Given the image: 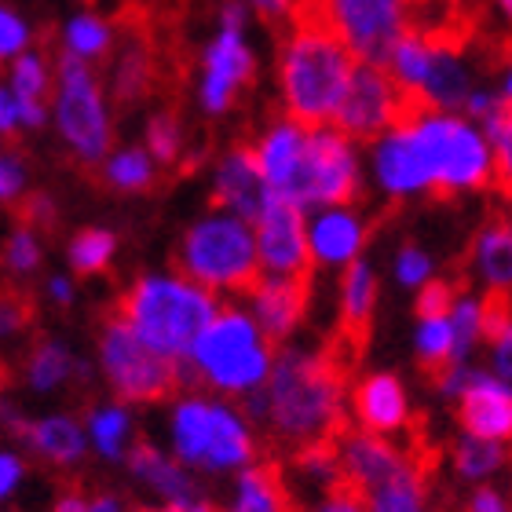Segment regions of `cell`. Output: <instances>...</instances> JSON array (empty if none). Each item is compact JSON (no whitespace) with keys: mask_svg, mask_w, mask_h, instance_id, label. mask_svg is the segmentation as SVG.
<instances>
[{"mask_svg":"<svg viewBox=\"0 0 512 512\" xmlns=\"http://www.w3.org/2000/svg\"><path fill=\"white\" fill-rule=\"evenodd\" d=\"M33 37H37L33 22L15 4H0V59L15 63L19 55L33 52Z\"/></svg>","mask_w":512,"mask_h":512,"instance_id":"f6af8a7d","label":"cell"},{"mask_svg":"<svg viewBox=\"0 0 512 512\" xmlns=\"http://www.w3.org/2000/svg\"><path fill=\"white\" fill-rule=\"evenodd\" d=\"M348 377L326 348L282 344L264 392L249 395L242 410L278 450L333 443L348 428Z\"/></svg>","mask_w":512,"mask_h":512,"instance_id":"6da1fadb","label":"cell"},{"mask_svg":"<svg viewBox=\"0 0 512 512\" xmlns=\"http://www.w3.org/2000/svg\"><path fill=\"white\" fill-rule=\"evenodd\" d=\"M114 52H118V30L99 11L81 8L74 15H66L63 26H59V59L99 66V63H110Z\"/></svg>","mask_w":512,"mask_h":512,"instance_id":"1f68e13d","label":"cell"},{"mask_svg":"<svg viewBox=\"0 0 512 512\" xmlns=\"http://www.w3.org/2000/svg\"><path fill=\"white\" fill-rule=\"evenodd\" d=\"M472 370H476L472 363H450V366H443V370L432 377L439 399H447V403H461V395H465V388H469V381H472Z\"/></svg>","mask_w":512,"mask_h":512,"instance_id":"c3c4849f","label":"cell"},{"mask_svg":"<svg viewBox=\"0 0 512 512\" xmlns=\"http://www.w3.org/2000/svg\"><path fill=\"white\" fill-rule=\"evenodd\" d=\"M458 425L465 436L512 447V384L491 366H476L458 403Z\"/></svg>","mask_w":512,"mask_h":512,"instance_id":"603a6c76","label":"cell"},{"mask_svg":"<svg viewBox=\"0 0 512 512\" xmlns=\"http://www.w3.org/2000/svg\"><path fill=\"white\" fill-rule=\"evenodd\" d=\"M458 512H512V498L494 487V483H483V487H472L465 498H461Z\"/></svg>","mask_w":512,"mask_h":512,"instance_id":"f907efd6","label":"cell"},{"mask_svg":"<svg viewBox=\"0 0 512 512\" xmlns=\"http://www.w3.org/2000/svg\"><path fill=\"white\" fill-rule=\"evenodd\" d=\"M26 322H30L26 304H22L19 297H4V304H0V333L11 341V337H19V333L26 330Z\"/></svg>","mask_w":512,"mask_h":512,"instance_id":"9f6ffc18","label":"cell"},{"mask_svg":"<svg viewBox=\"0 0 512 512\" xmlns=\"http://www.w3.org/2000/svg\"><path fill=\"white\" fill-rule=\"evenodd\" d=\"M392 278L395 286L421 293L428 282H436V256L428 253L425 246H417V242H406L392 256Z\"/></svg>","mask_w":512,"mask_h":512,"instance_id":"ee69618b","label":"cell"},{"mask_svg":"<svg viewBox=\"0 0 512 512\" xmlns=\"http://www.w3.org/2000/svg\"><path fill=\"white\" fill-rule=\"evenodd\" d=\"M220 512H297V502L286 487L282 465H253L242 476L227 483L224 498H220Z\"/></svg>","mask_w":512,"mask_h":512,"instance_id":"4dcf8cb0","label":"cell"},{"mask_svg":"<svg viewBox=\"0 0 512 512\" xmlns=\"http://www.w3.org/2000/svg\"><path fill=\"white\" fill-rule=\"evenodd\" d=\"M366 180L381 194L384 202H414L425 194H436L432 169L425 161V150L417 143V132L406 121L388 128L374 143H366Z\"/></svg>","mask_w":512,"mask_h":512,"instance_id":"2e32d148","label":"cell"},{"mask_svg":"<svg viewBox=\"0 0 512 512\" xmlns=\"http://www.w3.org/2000/svg\"><path fill=\"white\" fill-rule=\"evenodd\" d=\"M22 121H19V103L8 88L0 85V136H19Z\"/></svg>","mask_w":512,"mask_h":512,"instance_id":"680465c9","label":"cell"},{"mask_svg":"<svg viewBox=\"0 0 512 512\" xmlns=\"http://www.w3.org/2000/svg\"><path fill=\"white\" fill-rule=\"evenodd\" d=\"M238 4H246L253 15H260V19H289L293 11H297V0H238Z\"/></svg>","mask_w":512,"mask_h":512,"instance_id":"6f0895ef","label":"cell"},{"mask_svg":"<svg viewBox=\"0 0 512 512\" xmlns=\"http://www.w3.org/2000/svg\"><path fill=\"white\" fill-rule=\"evenodd\" d=\"M209 194H213V209L235 213L249 224H256L267 205L275 202V191L260 172L253 147H227L216 154L209 169Z\"/></svg>","mask_w":512,"mask_h":512,"instance_id":"44dd1931","label":"cell"},{"mask_svg":"<svg viewBox=\"0 0 512 512\" xmlns=\"http://www.w3.org/2000/svg\"><path fill=\"white\" fill-rule=\"evenodd\" d=\"M30 194V161L22 158L19 150H4L0 154V202L22 209Z\"/></svg>","mask_w":512,"mask_h":512,"instance_id":"bcb514c9","label":"cell"},{"mask_svg":"<svg viewBox=\"0 0 512 512\" xmlns=\"http://www.w3.org/2000/svg\"><path fill=\"white\" fill-rule=\"evenodd\" d=\"M132 487L143 494L147 512H220L202 476H194L183 461H176L169 447L139 439L132 458L125 461Z\"/></svg>","mask_w":512,"mask_h":512,"instance_id":"5bb4252c","label":"cell"},{"mask_svg":"<svg viewBox=\"0 0 512 512\" xmlns=\"http://www.w3.org/2000/svg\"><path fill=\"white\" fill-rule=\"evenodd\" d=\"M0 264L8 271V278L15 282H26L41 271L44 264V238L37 227L30 224H15L4 235V253H0Z\"/></svg>","mask_w":512,"mask_h":512,"instance_id":"60d3db41","label":"cell"},{"mask_svg":"<svg viewBox=\"0 0 512 512\" xmlns=\"http://www.w3.org/2000/svg\"><path fill=\"white\" fill-rule=\"evenodd\" d=\"M450 330H454V363H472V355L487 348V326H491V297L480 289H458L450 304Z\"/></svg>","mask_w":512,"mask_h":512,"instance_id":"e575fe53","label":"cell"},{"mask_svg":"<svg viewBox=\"0 0 512 512\" xmlns=\"http://www.w3.org/2000/svg\"><path fill=\"white\" fill-rule=\"evenodd\" d=\"M158 161L143 143H121V147L110 150V158L99 165V176L110 191L118 194H143L154 187L158 180Z\"/></svg>","mask_w":512,"mask_h":512,"instance_id":"8d00e7d4","label":"cell"},{"mask_svg":"<svg viewBox=\"0 0 512 512\" xmlns=\"http://www.w3.org/2000/svg\"><path fill=\"white\" fill-rule=\"evenodd\" d=\"M85 428L92 454L107 465H125L139 447V417L136 406L121 399H99L85 410Z\"/></svg>","mask_w":512,"mask_h":512,"instance_id":"f1b7e54d","label":"cell"},{"mask_svg":"<svg viewBox=\"0 0 512 512\" xmlns=\"http://www.w3.org/2000/svg\"><path fill=\"white\" fill-rule=\"evenodd\" d=\"M220 308L224 300L216 293L191 282L176 267H161V271H143L128 282L114 315H121L128 330L154 355L172 366H183L194 341L202 337Z\"/></svg>","mask_w":512,"mask_h":512,"instance_id":"277c9868","label":"cell"},{"mask_svg":"<svg viewBox=\"0 0 512 512\" xmlns=\"http://www.w3.org/2000/svg\"><path fill=\"white\" fill-rule=\"evenodd\" d=\"M308 246L311 264L319 271H348L366 260L370 246V216L359 205H326L308 213Z\"/></svg>","mask_w":512,"mask_h":512,"instance_id":"7402d4cb","label":"cell"},{"mask_svg":"<svg viewBox=\"0 0 512 512\" xmlns=\"http://www.w3.org/2000/svg\"><path fill=\"white\" fill-rule=\"evenodd\" d=\"M96 363H88L85 355H77L63 337H37L30 352L22 355L19 381L30 395H59L74 384H88L96 377Z\"/></svg>","mask_w":512,"mask_h":512,"instance_id":"d4e9b609","label":"cell"},{"mask_svg":"<svg viewBox=\"0 0 512 512\" xmlns=\"http://www.w3.org/2000/svg\"><path fill=\"white\" fill-rule=\"evenodd\" d=\"M55 74H59V63H52L48 52H41V48H33V52L19 55L15 63H8L4 88L19 103L22 132H41V128L52 125Z\"/></svg>","mask_w":512,"mask_h":512,"instance_id":"4316f807","label":"cell"},{"mask_svg":"<svg viewBox=\"0 0 512 512\" xmlns=\"http://www.w3.org/2000/svg\"><path fill=\"white\" fill-rule=\"evenodd\" d=\"M55 96H52V132L77 165L99 169L110 158L114 143V99L107 77L96 66L55 59Z\"/></svg>","mask_w":512,"mask_h":512,"instance_id":"ba28073f","label":"cell"},{"mask_svg":"<svg viewBox=\"0 0 512 512\" xmlns=\"http://www.w3.org/2000/svg\"><path fill=\"white\" fill-rule=\"evenodd\" d=\"M494 154H498V191L512 202V114L498 132H494Z\"/></svg>","mask_w":512,"mask_h":512,"instance_id":"816d5d0a","label":"cell"},{"mask_svg":"<svg viewBox=\"0 0 512 512\" xmlns=\"http://www.w3.org/2000/svg\"><path fill=\"white\" fill-rule=\"evenodd\" d=\"M458 297V286L447 282V278H436V282H428L421 293H417V315H447L450 304Z\"/></svg>","mask_w":512,"mask_h":512,"instance_id":"681fc988","label":"cell"},{"mask_svg":"<svg viewBox=\"0 0 512 512\" xmlns=\"http://www.w3.org/2000/svg\"><path fill=\"white\" fill-rule=\"evenodd\" d=\"M165 447L202 480H235L260 465V428L235 399L187 388L169 399L165 410Z\"/></svg>","mask_w":512,"mask_h":512,"instance_id":"7a4b0ae2","label":"cell"},{"mask_svg":"<svg viewBox=\"0 0 512 512\" xmlns=\"http://www.w3.org/2000/svg\"><path fill=\"white\" fill-rule=\"evenodd\" d=\"M26 483V458L19 447L0 450V502H11Z\"/></svg>","mask_w":512,"mask_h":512,"instance_id":"7dc6e473","label":"cell"},{"mask_svg":"<svg viewBox=\"0 0 512 512\" xmlns=\"http://www.w3.org/2000/svg\"><path fill=\"white\" fill-rule=\"evenodd\" d=\"M118 260V235L110 227H81L66 242L70 275H103Z\"/></svg>","mask_w":512,"mask_h":512,"instance_id":"f35d334b","label":"cell"},{"mask_svg":"<svg viewBox=\"0 0 512 512\" xmlns=\"http://www.w3.org/2000/svg\"><path fill=\"white\" fill-rule=\"evenodd\" d=\"M41 293L52 308H70L77 300V282H74V275H66V271H52V275L44 278Z\"/></svg>","mask_w":512,"mask_h":512,"instance_id":"11a10c76","label":"cell"},{"mask_svg":"<svg viewBox=\"0 0 512 512\" xmlns=\"http://www.w3.org/2000/svg\"><path fill=\"white\" fill-rule=\"evenodd\" d=\"M275 359L278 344L256 326L246 304L224 300L216 319L194 341L187 363L180 366V377L187 388L246 403L249 395L267 388Z\"/></svg>","mask_w":512,"mask_h":512,"instance_id":"5b68a950","label":"cell"},{"mask_svg":"<svg viewBox=\"0 0 512 512\" xmlns=\"http://www.w3.org/2000/svg\"><path fill=\"white\" fill-rule=\"evenodd\" d=\"M4 428L15 439V447L33 454V458L55 472H77L92 454L88 443L85 417L70 414V410H52V414H22L19 406L8 403L0 406Z\"/></svg>","mask_w":512,"mask_h":512,"instance_id":"9a60e30c","label":"cell"},{"mask_svg":"<svg viewBox=\"0 0 512 512\" xmlns=\"http://www.w3.org/2000/svg\"><path fill=\"white\" fill-rule=\"evenodd\" d=\"M359 59L322 19H300L278 44V103L300 125H337Z\"/></svg>","mask_w":512,"mask_h":512,"instance_id":"3957f363","label":"cell"},{"mask_svg":"<svg viewBox=\"0 0 512 512\" xmlns=\"http://www.w3.org/2000/svg\"><path fill=\"white\" fill-rule=\"evenodd\" d=\"M410 125H414L417 143L425 150L436 194L461 198V194H480L487 187H498L494 143L472 118L414 107L410 110Z\"/></svg>","mask_w":512,"mask_h":512,"instance_id":"52a82bcc","label":"cell"},{"mask_svg":"<svg viewBox=\"0 0 512 512\" xmlns=\"http://www.w3.org/2000/svg\"><path fill=\"white\" fill-rule=\"evenodd\" d=\"M319 19L359 63L384 66L410 33V0H319Z\"/></svg>","mask_w":512,"mask_h":512,"instance_id":"7c38bea8","label":"cell"},{"mask_svg":"<svg viewBox=\"0 0 512 512\" xmlns=\"http://www.w3.org/2000/svg\"><path fill=\"white\" fill-rule=\"evenodd\" d=\"M410 110L414 107H410V99L403 96V88L392 81L388 66L359 63L352 74V85L344 92L337 128L348 132L355 143H374L388 128L406 121Z\"/></svg>","mask_w":512,"mask_h":512,"instance_id":"e0dca14e","label":"cell"},{"mask_svg":"<svg viewBox=\"0 0 512 512\" xmlns=\"http://www.w3.org/2000/svg\"><path fill=\"white\" fill-rule=\"evenodd\" d=\"M509 447L505 443H487V439H476V436H465L461 432L454 439V447H450V469L458 476V483L465 487H483V483H491L498 472L509 469Z\"/></svg>","mask_w":512,"mask_h":512,"instance_id":"d590c367","label":"cell"},{"mask_svg":"<svg viewBox=\"0 0 512 512\" xmlns=\"http://www.w3.org/2000/svg\"><path fill=\"white\" fill-rule=\"evenodd\" d=\"M22 224L37 227V231H48L55 224V198L48 191H33L26 202H22Z\"/></svg>","mask_w":512,"mask_h":512,"instance_id":"db71d44e","label":"cell"},{"mask_svg":"<svg viewBox=\"0 0 512 512\" xmlns=\"http://www.w3.org/2000/svg\"><path fill=\"white\" fill-rule=\"evenodd\" d=\"M96 370L114 399L128 406H154L180 395V366L154 355L121 315H107L96 333Z\"/></svg>","mask_w":512,"mask_h":512,"instance_id":"30bf717a","label":"cell"},{"mask_svg":"<svg viewBox=\"0 0 512 512\" xmlns=\"http://www.w3.org/2000/svg\"><path fill=\"white\" fill-rule=\"evenodd\" d=\"M176 271H183L220 300L246 297L264 275L256 227L224 209H205L183 227L176 242Z\"/></svg>","mask_w":512,"mask_h":512,"instance_id":"8992f818","label":"cell"},{"mask_svg":"<svg viewBox=\"0 0 512 512\" xmlns=\"http://www.w3.org/2000/svg\"><path fill=\"white\" fill-rule=\"evenodd\" d=\"M363 176V150L348 132H341L337 125L311 128L300 176L282 202L297 205L304 213H315L326 205H352L355 194L363 191Z\"/></svg>","mask_w":512,"mask_h":512,"instance_id":"8fae6325","label":"cell"},{"mask_svg":"<svg viewBox=\"0 0 512 512\" xmlns=\"http://www.w3.org/2000/svg\"><path fill=\"white\" fill-rule=\"evenodd\" d=\"M384 66H388L395 85L403 88V96L410 99V107L421 110L465 114L472 92L483 85L472 59L458 44L417 30L406 33Z\"/></svg>","mask_w":512,"mask_h":512,"instance_id":"9c48e42d","label":"cell"},{"mask_svg":"<svg viewBox=\"0 0 512 512\" xmlns=\"http://www.w3.org/2000/svg\"><path fill=\"white\" fill-rule=\"evenodd\" d=\"M256 74V52L249 26H216L198 55V85L194 103L209 121H220L235 110L238 96Z\"/></svg>","mask_w":512,"mask_h":512,"instance_id":"4fadbf2b","label":"cell"},{"mask_svg":"<svg viewBox=\"0 0 512 512\" xmlns=\"http://www.w3.org/2000/svg\"><path fill=\"white\" fill-rule=\"evenodd\" d=\"M282 476H286V487H289V494H293L297 509L319 502V498L333 494L337 487H344L341 458H337V447H333V443H315V447L286 454Z\"/></svg>","mask_w":512,"mask_h":512,"instance_id":"f546056e","label":"cell"},{"mask_svg":"<svg viewBox=\"0 0 512 512\" xmlns=\"http://www.w3.org/2000/svg\"><path fill=\"white\" fill-rule=\"evenodd\" d=\"M297 512H370V509H366L363 494H355L352 487H337L333 494H326V498L304 505V509H297Z\"/></svg>","mask_w":512,"mask_h":512,"instance_id":"f5cc1de1","label":"cell"},{"mask_svg":"<svg viewBox=\"0 0 512 512\" xmlns=\"http://www.w3.org/2000/svg\"><path fill=\"white\" fill-rule=\"evenodd\" d=\"M498 92H502V99L512 107V63L502 70V77H498Z\"/></svg>","mask_w":512,"mask_h":512,"instance_id":"6125c7cd","label":"cell"},{"mask_svg":"<svg viewBox=\"0 0 512 512\" xmlns=\"http://www.w3.org/2000/svg\"><path fill=\"white\" fill-rule=\"evenodd\" d=\"M92 512H132V502L118 491H92Z\"/></svg>","mask_w":512,"mask_h":512,"instance_id":"94428289","label":"cell"},{"mask_svg":"<svg viewBox=\"0 0 512 512\" xmlns=\"http://www.w3.org/2000/svg\"><path fill=\"white\" fill-rule=\"evenodd\" d=\"M308 136H311L308 125H300L297 118L282 114V118L267 121L256 132L253 143H249L256 161H260V172H264L271 191H275V198H286L293 191L300 165H304V154H308Z\"/></svg>","mask_w":512,"mask_h":512,"instance_id":"484cf974","label":"cell"},{"mask_svg":"<svg viewBox=\"0 0 512 512\" xmlns=\"http://www.w3.org/2000/svg\"><path fill=\"white\" fill-rule=\"evenodd\" d=\"M487 363L502 381L512 384V304L491 300V326H487Z\"/></svg>","mask_w":512,"mask_h":512,"instance_id":"7bdbcfd3","label":"cell"},{"mask_svg":"<svg viewBox=\"0 0 512 512\" xmlns=\"http://www.w3.org/2000/svg\"><path fill=\"white\" fill-rule=\"evenodd\" d=\"M337 447V458H341L344 472V487H352L355 494H370L377 491L381 483L395 480L399 472H406L410 465H417V450L414 443H403V439H384L374 432H359V428H344L341 436L333 439Z\"/></svg>","mask_w":512,"mask_h":512,"instance_id":"d6986e66","label":"cell"},{"mask_svg":"<svg viewBox=\"0 0 512 512\" xmlns=\"http://www.w3.org/2000/svg\"><path fill=\"white\" fill-rule=\"evenodd\" d=\"M253 227H256V249H260L264 275L308 282V275L315 271L311 246H308V213L297 209V205L282 202V198H275Z\"/></svg>","mask_w":512,"mask_h":512,"instance_id":"ffe728a7","label":"cell"},{"mask_svg":"<svg viewBox=\"0 0 512 512\" xmlns=\"http://www.w3.org/2000/svg\"><path fill=\"white\" fill-rule=\"evenodd\" d=\"M366 509L370 512H439L432 502V487L421 469V461L399 472L395 480L381 483L377 491L366 494Z\"/></svg>","mask_w":512,"mask_h":512,"instance_id":"74e56055","label":"cell"},{"mask_svg":"<svg viewBox=\"0 0 512 512\" xmlns=\"http://www.w3.org/2000/svg\"><path fill=\"white\" fill-rule=\"evenodd\" d=\"M242 304L249 308L256 326L282 348V344H293V337L304 326V315H308V282L260 275V282L242 297Z\"/></svg>","mask_w":512,"mask_h":512,"instance_id":"cb8c5ba5","label":"cell"},{"mask_svg":"<svg viewBox=\"0 0 512 512\" xmlns=\"http://www.w3.org/2000/svg\"><path fill=\"white\" fill-rule=\"evenodd\" d=\"M469 278L483 297H512V216H491L472 235L469 246Z\"/></svg>","mask_w":512,"mask_h":512,"instance_id":"83f0119b","label":"cell"},{"mask_svg":"<svg viewBox=\"0 0 512 512\" xmlns=\"http://www.w3.org/2000/svg\"><path fill=\"white\" fill-rule=\"evenodd\" d=\"M377 300H381V278H377V267L370 260H359L341 275V286H337V308H341V326L344 333L352 337H363L370 330V319L377 311Z\"/></svg>","mask_w":512,"mask_h":512,"instance_id":"d6a6232c","label":"cell"},{"mask_svg":"<svg viewBox=\"0 0 512 512\" xmlns=\"http://www.w3.org/2000/svg\"><path fill=\"white\" fill-rule=\"evenodd\" d=\"M348 425L384 439H403L414 432L410 388L395 370L359 374L348 388Z\"/></svg>","mask_w":512,"mask_h":512,"instance_id":"ac0fdd59","label":"cell"},{"mask_svg":"<svg viewBox=\"0 0 512 512\" xmlns=\"http://www.w3.org/2000/svg\"><path fill=\"white\" fill-rule=\"evenodd\" d=\"M52 512H92V494L81 487H66L52 502Z\"/></svg>","mask_w":512,"mask_h":512,"instance_id":"91938a15","label":"cell"},{"mask_svg":"<svg viewBox=\"0 0 512 512\" xmlns=\"http://www.w3.org/2000/svg\"><path fill=\"white\" fill-rule=\"evenodd\" d=\"M143 147L154 154L158 165H176V161H183V150H187V128L172 110H154L143 125Z\"/></svg>","mask_w":512,"mask_h":512,"instance_id":"b9f144b4","label":"cell"},{"mask_svg":"<svg viewBox=\"0 0 512 512\" xmlns=\"http://www.w3.org/2000/svg\"><path fill=\"white\" fill-rule=\"evenodd\" d=\"M491 8L498 11V19H502L505 26H512V0H491Z\"/></svg>","mask_w":512,"mask_h":512,"instance_id":"be15d7a7","label":"cell"},{"mask_svg":"<svg viewBox=\"0 0 512 512\" xmlns=\"http://www.w3.org/2000/svg\"><path fill=\"white\" fill-rule=\"evenodd\" d=\"M414 359L421 370L436 377L443 366L454 363V330H450V315H417L414 337H410Z\"/></svg>","mask_w":512,"mask_h":512,"instance_id":"ab89813d","label":"cell"},{"mask_svg":"<svg viewBox=\"0 0 512 512\" xmlns=\"http://www.w3.org/2000/svg\"><path fill=\"white\" fill-rule=\"evenodd\" d=\"M107 88L114 103H139L154 85V59L150 48L139 37H128L118 44V52L107 63Z\"/></svg>","mask_w":512,"mask_h":512,"instance_id":"836d02e7","label":"cell"}]
</instances>
